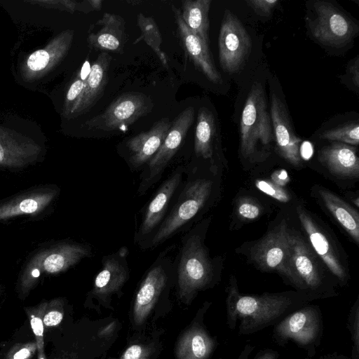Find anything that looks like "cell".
<instances>
[{
    "instance_id": "obj_44",
    "label": "cell",
    "mask_w": 359,
    "mask_h": 359,
    "mask_svg": "<svg viewBox=\"0 0 359 359\" xmlns=\"http://www.w3.org/2000/svg\"><path fill=\"white\" fill-rule=\"evenodd\" d=\"M116 323L115 322L111 323L110 325L103 328L100 333L99 335L100 337H109L115 330Z\"/></svg>"
},
{
    "instance_id": "obj_46",
    "label": "cell",
    "mask_w": 359,
    "mask_h": 359,
    "mask_svg": "<svg viewBox=\"0 0 359 359\" xmlns=\"http://www.w3.org/2000/svg\"><path fill=\"white\" fill-rule=\"evenodd\" d=\"M6 161V153L3 147L0 144V164L4 163Z\"/></svg>"
},
{
    "instance_id": "obj_19",
    "label": "cell",
    "mask_w": 359,
    "mask_h": 359,
    "mask_svg": "<svg viewBox=\"0 0 359 359\" xmlns=\"http://www.w3.org/2000/svg\"><path fill=\"white\" fill-rule=\"evenodd\" d=\"M172 8L180 39L185 53L191 59L195 67L209 81L214 83H220L222 76L211 57L209 47L198 36L190 31L182 18L180 10L174 6H172Z\"/></svg>"
},
{
    "instance_id": "obj_45",
    "label": "cell",
    "mask_w": 359,
    "mask_h": 359,
    "mask_svg": "<svg viewBox=\"0 0 359 359\" xmlns=\"http://www.w3.org/2000/svg\"><path fill=\"white\" fill-rule=\"evenodd\" d=\"M88 3L93 10L100 11L102 6L101 0H88Z\"/></svg>"
},
{
    "instance_id": "obj_1",
    "label": "cell",
    "mask_w": 359,
    "mask_h": 359,
    "mask_svg": "<svg viewBox=\"0 0 359 359\" xmlns=\"http://www.w3.org/2000/svg\"><path fill=\"white\" fill-rule=\"evenodd\" d=\"M311 300L306 294L294 292L244 295L232 277L227 287L226 324L239 335H248L274 325Z\"/></svg>"
},
{
    "instance_id": "obj_14",
    "label": "cell",
    "mask_w": 359,
    "mask_h": 359,
    "mask_svg": "<svg viewBox=\"0 0 359 359\" xmlns=\"http://www.w3.org/2000/svg\"><path fill=\"white\" fill-rule=\"evenodd\" d=\"M218 46L220 65L228 74L238 72L251 52L252 41L248 32L237 16L228 10L222 20Z\"/></svg>"
},
{
    "instance_id": "obj_17",
    "label": "cell",
    "mask_w": 359,
    "mask_h": 359,
    "mask_svg": "<svg viewBox=\"0 0 359 359\" xmlns=\"http://www.w3.org/2000/svg\"><path fill=\"white\" fill-rule=\"evenodd\" d=\"M289 234L286 225L269 233L255 248L252 257L264 270H276L285 276L291 283L288 269Z\"/></svg>"
},
{
    "instance_id": "obj_39",
    "label": "cell",
    "mask_w": 359,
    "mask_h": 359,
    "mask_svg": "<svg viewBox=\"0 0 359 359\" xmlns=\"http://www.w3.org/2000/svg\"><path fill=\"white\" fill-rule=\"evenodd\" d=\"M359 57L357 56L353 62H351L348 66L347 67V69L348 71V74H350L351 79H352L353 85L358 88L359 85Z\"/></svg>"
},
{
    "instance_id": "obj_15",
    "label": "cell",
    "mask_w": 359,
    "mask_h": 359,
    "mask_svg": "<svg viewBox=\"0 0 359 359\" xmlns=\"http://www.w3.org/2000/svg\"><path fill=\"white\" fill-rule=\"evenodd\" d=\"M210 305L211 302H204L192 323L180 337L175 348L177 359H210L213 354L218 343L203 323L204 316Z\"/></svg>"
},
{
    "instance_id": "obj_42",
    "label": "cell",
    "mask_w": 359,
    "mask_h": 359,
    "mask_svg": "<svg viewBox=\"0 0 359 359\" xmlns=\"http://www.w3.org/2000/svg\"><path fill=\"white\" fill-rule=\"evenodd\" d=\"M300 359H349L346 355L338 352H332L321 355L317 358L306 357Z\"/></svg>"
},
{
    "instance_id": "obj_2",
    "label": "cell",
    "mask_w": 359,
    "mask_h": 359,
    "mask_svg": "<svg viewBox=\"0 0 359 359\" xmlns=\"http://www.w3.org/2000/svg\"><path fill=\"white\" fill-rule=\"evenodd\" d=\"M203 230L197 226L184 233L175 257L176 289L179 299L189 305L199 292L213 284L215 269L203 243Z\"/></svg>"
},
{
    "instance_id": "obj_5",
    "label": "cell",
    "mask_w": 359,
    "mask_h": 359,
    "mask_svg": "<svg viewBox=\"0 0 359 359\" xmlns=\"http://www.w3.org/2000/svg\"><path fill=\"white\" fill-rule=\"evenodd\" d=\"M91 245L72 241H62L36 254L27 264L20 277L17 292L25 299L43 274H56L75 266L82 259L93 256Z\"/></svg>"
},
{
    "instance_id": "obj_18",
    "label": "cell",
    "mask_w": 359,
    "mask_h": 359,
    "mask_svg": "<svg viewBox=\"0 0 359 359\" xmlns=\"http://www.w3.org/2000/svg\"><path fill=\"white\" fill-rule=\"evenodd\" d=\"M270 116L280 154L290 163L298 166L301 162V139L294 133L284 104L274 93L271 97Z\"/></svg>"
},
{
    "instance_id": "obj_26",
    "label": "cell",
    "mask_w": 359,
    "mask_h": 359,
    "mask_svg": "<svg viewBox=\"0 0 359 359\" xmlns=\"http://www.w3.org/2000/svg\"><path fill=\"white\" fill-rule=\"evenodd\" d=\"M318 192L327 208L355 243L358 244L359 215L358 211L334 193L327 189L321 188L319 189Z\"/></svg>"
},
{
    "instance_id": "obj_32",
    "label": "cell",
    "mask_w": 359,
    "mask_h": 359,
    "mask_svg": "<svg viewBox=\"0 0 359 359\" xmlns=\"http://www.w3.org/2000/svg\"><path fill=\"white\" fill-rule=\"evenodd\" d=\"M65 300L58 297L46 301L43 314V323L45 328L58 326L63 320Z\"/></svg>"
},
{
    "instance_id": "obj_29",
    "label": "cell",
    "mask_w": 359,
    "mask_h": 359,
    "mask_svg": "<svg viewBox=\"0 0 359 359\" xmlns=\"http://www.w3.org/2000/svg\"><path fill=\"white\" fill-rule=\"evenodd\" d=\"M46 301H42L34 306L25 307V311L29 318L30 326L35 337L37 348V359H47L44 348V325L43 314Z\"/></svg>"
},
{
    "instance_id": "obj_16",
    "label": "cell",
    "mask_w": 359,
    "mask_h": 359,
    "mask_svg": "<svg viewBox=\"0 0 359 359\" xmlns=\"http://www.w3.org/2000/svg\"><path fill=\"white\" fill-rule=\"evenodd\" d=\"M171 125L168 118H163L149 130L140 133L126 141L124 158L131 171L144 168L161 146Z\"/></svg>"
},
{
    "instance_id": "obj_28",
    "label": "cell",
    "mask_w": 359,
    "mask_h": 359,
    "mask_svg": "<svg viewBox=\"0 0 359 359\" xmlns=\"http://www.w3.org/2000/svg\"><path fill=\"white\" fill-rule=\"evenodd\" d=\"M137 25L140 29L141 34L140 37L137 39L133 43L135 44L141 40L144 41L154 52H155L161 63L168 68V57L161 50V34L155 20L151 17L145 16L142 13H139L137 16Z\"/></svg>"
},
{
    "instance_id": "obj_22",
    "label": "cell",
    "mask_w": 359,
    "mask_h": 359,
    "mask_svg": "<svg viewBox=\"0 0 359 359\" xmlns=\"http://www.w3.org/2000/svg\"><path fill=\"white\" fill-rule=\"evenodd\" d=\"M318 159L334 175L355 178L359 175V158L353 146L334 142L319 151Z\"/></svg>"
},
{
    "instance_id": "obj_24",
    "label": "cell",
    "mask_w": 359,
    "mask_h": 359,
    "mask_svg": "<svg viewBox=\"0 0 359 359\" xmlns=\"http://www.w3.org/2000/svg\"><path fill=\"white\" fill-rule=\"evenodd\" d=\"M111 62V57L107 52H101L94 61L86 79L82 98L76 112L88 111L100 99L108 81Z\"/></svg>"
},
{
    "instance_id": "obj_11",
    "label": "cell",
    "mask_w": 359,
    "mask_h": 359,
    "mask_svg": "<svg viewBox=\"0 0 359 359\" xmlns=\"http://www.w3.org/2000/svg\"><path fill=\"white\" fill-rule=\"evenodd\" d=\"M314 18H307L311 36L320 43L342 47L357 32L355 23L333 4L318 1L313 4Z\"/></svg>"
},
{
    "instance_id": "obj_33",
    "label": "cell",
    "mask_w": 359,
    "mask_h": 359,
    "mask_svg": "<svg viewBox=\"0 0 359 359\" xmlns=\"http://www.w3.org/2000/svg\"><path fill=\"white\" fill-rule=\"evenodd\" d=\"M347 328L352 342L351 359H359V297L351 306L347 318Z\"/></svg>"
},
{
    "instance_id": "obj_48",
    "label": "cell",
    "mask_w": 359,
    "mask_h": 359,
    "mask_svg": "<svg viewBox=\"0 0 359 359\" xmlns=\"http://www.w3.org/2000/svg\"><path fill=\"white\" fill-rule=\"evenodd\" d=\"M1 290H0V296H1Z\"/></svg>"
},
{
    "instance_id": "obj_9",
    "label": "cell",
    "mask_w": 359,
    "mask_h": 359,
    "mask_svg": "<svg viewBox=\"0 0 359 359\" xmlns=\"http://www.w3.org/2000/svg\"><path fill=\"white\" fill-rule=\"evenodd\" d=\"M194 120V109L183 110L173 121L161 146L142 170L137 195L143 196L156 184L179 150Z\"/></svg>"
},
{
    "instance_id": "obj_31",
    "label": "cell",
    "mask_w": 359,
    "mask_h": 359,
    "mask_svg": "<svg viewBox=\"0 0 359 359\" xmlns=\"http://www.w3.org/2000/svg\"><path fill=\"white\" fill-rule=\"evenodd\" d=\"M158 350L159 344L156 341L136 342L130 344L115 359H154Z\"/></svg>"
},
{
    "instance_id": "obj_21",
    "label": "cell",
    "mask_w": 359,
    "mask_h": 359,
    "mask_svg": "<svg viewBox=\"0 0 359 359\" xmlns=\"http://www.w3.org/2000/svg\"><path fill=\"white\" fill-rule=\"evenodd\" d=\"M297 213L302 227L315 252L322 259L329 270L340 282L344 283L347 280L346 273L327 238L302 207L297 208Z\"/></svg>"
},
{
    "instance_id": "obj_27",
    "label": "cell",
    "mask_w": 359,
    "mask_h": 359,
    "mask_svg": "<svg viewBox=\"0 0 359 359\" xmlns=\"http://www.w3.org/2000/svg\"><path fill=\"white\" fill-rule=\"evenodd\" d=\"M213 114L208 109H199L194 137V153L196 157L210 159L212 163L213 141L215 135Z\"/></svg>"
},
{
    "instance_id": "obj_8",
    "label": "cell",
    "mask_w": 359,
    "mask_h": 359,
    "mask_svg": "<svg viewBox=\"0 0 359 359\" xmlns=\"http://www.w3.org/2000/svg\"><path fill=\"white\" fill-rule=\"evenodd\" d=\"M185 172L184 166H177L161 183L147 204L141 222L134 236V243L142 250H145L165 218L183 182Z\"/></svg>"
},
{
    "instance_id": "obj_6",
    "label": "cell",
    "mask_w": 359,
    "mask_h": 359,
    "mask_svg": "<svg viewBox=\"0 0 359 359\" xmlns=\"http://www.w3.org/2000/svg\"><path fill=\"white\" fill-rule=\"evenodd\" d=\"M323 334V320L320 308L305 305L288 314L273 325L272 338L279 346L290 341L303 348L308 357H314Z\"/></svg>"
},
{
    "instance_id": "obj_13",
    "label": "cell",
    "mask_w": 359,
    "mask_h": 359,
    "mask_svg": "<svg viewBox=\"0 0 359 359\" xmlns=\"http://www.w3.org/2000/svg\"><path fill=\"white\" fill-rule=\"evenodd\" d=\"M152 107L151 100L145 94L126 93L114 100L102 114L92 117L86 123L90 129L118 130L149 114Z\"/></svg>"
},
{
    "instance_id": "obj_40",
    "label": "cell",
    "mask_w": 359,
    "mask_h": 359,
    "mask_svg": "<svg viewBox=\"0 0 359 359\" xmlns=\"http://www.w3.org/2000/svg\"><path fill=\"white\" fill-rule=\"evenodd\" d=\"M271 179L273 183L280 187L286 185L290 181L287 172L285 170L274 172L271 176Z\"/></svg>"
},
{
    "instance_id": "obj_4",
    "label": "cell",
    "mask_w": 359,
    "mask_h": 359,
    "mask_svg": "<svg viewBox=\"0 0 359 359\" xmlns=\"http://www.w3.org/2000/svg\"><path fill=\"white\" fill-rule=\"evenodd\" d=\"M175 245L162 251L142 276L135 294L132 309V322L142 327L160 302L167 299L175 284L176 270L172 252Z\"/></svg>"
},
{
    "instance_id": "obj_12",
    "label": "cell",
    "mask_w": 359,
    "mask_h": 359,
    "mask_svg": "<svg viewBox=\"0 0 359 359\" xmlns=\"http://www.w3.org/2000/svg\"><path fill=\"white\" fill-rule=\"evenodd\" d=\"M288 242V269L291 284L311 299L327 297L315 257L306 243L299 236L291 233L289 234Z\"/></svg>"
},
{
    "instance_id": "obj_41",
    "label": "cell",
    "mask_w": 359,
    "mask_h": 359,
    "mask_svg": "<svg viewBox=\"0 0 359 359\" xmlns=\"http://www.w3.org/2000/svg\"><path fill=\"white\" fill-rule=\"evenodd\" d=\"M280 354L278 351L271 349H262L257 353L253 359H278Z\"/></svg>"
},
{
    "instance_id": "obj_30",
    "label": "cell",
    "mask_w": 359,
    "mask_h": 359,
    "mask_svg": "<svg viewBox=\"0 0 359 359\" xmlns=\"http://www.w3.org/2000/svg\"><path fill=\"white\" fill-rule=\"evenodd\" d=\"M320 138L357 146L359 142L358 123L353 122L324 131L320 134Z\"/></svg>"
},
{
    "instance_id": "obj_25",
    "label": "cell",
    "mask_w": 359,
    "mask_h": 359,
    "mask_svg": "<svg viewBox=\"0 0 359 359\" xmlns=\"http://www.w3.org/2000/svg\"><path fill=\"white\" fill-rule=\"evenodd\" d=\"M211 0H184L182 1L181 16L194 34L209 47V11Z\"/></svg>"
},
{
    "instance_id": "obj_34",
    "label": "cell",
    "mask_w": 359,
    "mask_h": 359,
    "mask_svg": "<svg viewBox=\"0 0 359 359\" xmlns=\"http://www.w3.org/2000/svg\"><path fill=\"white\" fill-rule=\"evenodd\" d=\"M37 355L35 341L17 343L0 353V359H32Z\"/></svg>"
},
{
    "instance_id": "obj_3",
    "label": "cell",
    "mask_w": 359,
    "mask_h": 359,
    "mask_svg": "<svg viewBox=\"0 0 359 359\" xmlns=\"http://www.w3.org/2000/svg\"><path fill=\"white\" fill-rule=\"evenodd\" d=\"M185 174L187 176L184 175L165 218L145 250L155 248L174 236L185 232L208 202L213 181L200 175L197 168L186 169Z\"/></svg>"
},
{
    "instance_id": "obj_20",
    "label": "cell",
    "mask_w": 359,
    "mask_h": 359,
    "mask_svg": "<svg viewBox=\"0 0 359 359\" xmlns=\"http://www.w3.org/2000/svg\"><path fill=\"white\" fill-rule=\"evenodd\" d=\"M126 22L118 15L105 13L101 19L90 26L88 36L91 48L102 50L122 53L127 41Z\"/></svg>"
},
{
    "instance_id": "obj_36",
    "label": "cell",
    "mask_w": 359,
    "mask_h": 359,
    "mask_svg": "<svg viewBox=\"0 0 359 359\" xmlns=\"http://www.w3.org/2000/svg\"><path fill=\"white\" fill-rule=\"evenodd\" d=\"M260 205L253 199L242 198L238 202V213L243 219L253 220L261 214Z\"/></svg>"
},
{
    "instance_id": "obj_47",
    "label": "cell",
    "mask_w": 359,
    "mask_h": 359,
    "mask_svg": "<svg viewBox=\"0 0 359 359\" xmlns=\"http://www.w3.org/2000/svg\"><path fill=\"white\" fill-rule=\"evenodd\" d=\"M127 2L128 4H132V5H134V4H135V5L137 4L138 5L139 4L142 3L141 1H134V0H133V1H127Z\"/></svg>"
},
{
    "instance_id": "obj_37",
    "label": "cell",
    "mask_w": 359,
    "mask_h": 359,
    "mask_svg": "<svg viewBox=\"0 0 359 359\" xmlns=\"http://www.w3.org/2000/svg\"><path fill=\"white\" fill-rule=\"evenodd\" d=\"M246 3L256 13L269 16L279 1L278 0H248Z\"/></svg>"
},
{
    "instance_id": "obj_35",
    "label": "cell",
    "mask_w": 359,
    "mask_h": 359,
    "mask_svg": "<svg viewBox=\"0 0 359 359\" xmlns=\"http://www.w3.org/2000/svg\"><path fill=\"white\" fill-rule=\"evenodd\" d=\"M255 185L258 189L280 202L286 203L290 201L287 191L271 181L258 180L255 182Z\"/></svg>"
},
{
    "instance_id": "obj_10",
    "label": "cell",
    "mask_w": 359,
    "mask_h": 359,
    "mask_svg": "<svg viewBox=\"0 0 359 359\" xmlns=\"http://www.w3.org/2000/svg\"><path fill=\"white\" fill-rule=\"evenodd\" d=\"M129 250L122 246L117 251L102 257V267L88 292L86 304L96 302L97 305L110 308L112 297H120L130 278L128 262Z\"/></svg>"
},
{
    "instance_id": "obj_23",
    "label": "cell",
    "mask_w": 359,
    "mask_h": 359,
    "mask_svg": "<svg viewBox=\"0 0 359 359\" xmlns=\"http://www.w3.org/2000/svg\"><path fill=\"white\" fill-rule=\"evenodd\" d=\"M58 194L57 188L37 189L0 203V220L43 210Z\"/></svg>"
},
{
    "instance_id": "obj_43",
    "label": "cell",
    "mask_w": 359,
    "mask_h": 359,
    "mask_svg": "<svg viewBox=\"0 0 359 359\" xmlns=\"http://www.w3.org/2000/svg\"><path fill=\"white\" fill-rule=\"evenodd\" d=\"M254 348L255 346L246 344L236 359H248Z\"/></svg>"
},
{
    "instance_id": "obj_7",
    "label": "cell",
    "mask_w": 359,
    "mask_h": 359,
    "mask_svg": "<svg viewBox=\"0 0 359 359\" xmlns=\"http://www.w3.org/2000/svg\"><path fill=\"white\" fill-rule=\"evenodd\" d=\"M240 140L241 150L245 157L253 156L259 146H269L274 140L266 95L260 83H254L244 104Z\"/></svg>"
},
{
    "instance_id": "obj_38",
    "label": "cell",
    "mask_w": 359,
    "mask_h": 359,
    "mask_svg": "<svg viewBox=\"0 0 359 359\" xmlns=\"http://www.w3.org/2000/svg\"><path fill=\"white\" fill-rule=\"evenodd\" d=\"M50 60V55L44 50H36L27 60V65L33 71H39L46 67Z\"/></svg>"
}]
</instances>
